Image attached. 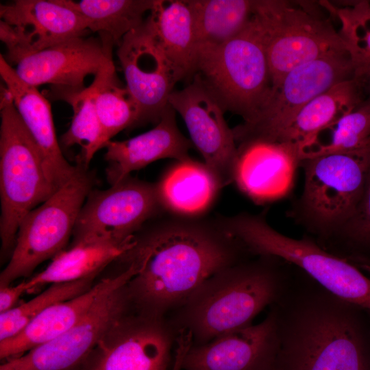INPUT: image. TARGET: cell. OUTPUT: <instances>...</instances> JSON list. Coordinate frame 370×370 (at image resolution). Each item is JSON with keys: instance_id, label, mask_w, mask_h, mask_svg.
Returning a JSON list of instances; mask_svg holds the SVG:
<instances>
[{"instance_id": "cell-1", "label": "cell", "mask_w": 370, "mask_h": 370, "mask_svg": "<svg viewBox=\"0 0 370 370\" xmlns=\"http://www.w3.org/2000/svg\"><path fill=\"white\" fill-rule=\"evenodd\" d=\"M250 254L219 225L195 218L162 221L140 236L120 258L138 272L127 283L138 312L166 317L210 276Z\"/></svg>"}, {"instance_id": "cell-2", "label": "cell", "mask_w": 370, "mask_h": 370, "mask_svg": "<svg viewBox=\"0 0 370 370\" xmlns=\"http://www.w3.org/2000/svg\"><path fill=\"white\" fill-rule=\"evenodd\" d=\"M273 370H370L369 312L334 295L292 264L277 300Z\"/></svg>"}, {"instance_id": "cell-3", "label": "cell", "mask_w": 370, "mask_h": 370, "mask_svg": "<svg viewBox=\"0 0 370 370\" xmlns=\"http://www.w3.org/2000/svg\"><path fill=\"white\" fill-rule=\"evenodd\" d=\"M292 264L258 256L208 278L169 319L178 334L187 332L193 345L251 324L280 295Z\"/></svg>"}, {"instance_id": "cell-4", "label": "cell", "mask_w": 370, "mask_h": 370, "mask_svg": "<svg viewBox=\"0 0 370 370\" xmlns=\"http://www.w3.org/2000/svg\"><path fill=\"white\" fill-rule=\"evenodd\" d=\"M0 115V236L1 252L11 256L22 219L56 190L4 85L1 86Z\"/></svg>"}, {"instance_id": "cell-5", "label": "cell", "mask_w": 370, "mask_h": 370, "mask_svg": "<svg viewBox=\"0 0 370 370\" xmlns=\"http://www.w3.org/2000/svg\"><path fill=\"white\" fill-rule=\"evenodd\" d=\"M229 230L250 254L278 257L304 271L334 295L370 312V278L312 238L287 236L262 215L249 213L235 216Z\"/></svg>"}, {"instance_id": "cell-6", "label": "cell", "mask_w": 370, "mask_h": 370, "mask_svg": "<svg viewBox=\"0 0 370 370\" xmlns=\"http://www.w3.org/2000/svg\"><path fill=\"white\" fill-rule=\"evenodd\" d=\"M225 111L249 121L260 109L271 87L263 34L253 13L245 28L219 45H200L195 74Z\"/></svg>"}, {"instance_id": "cell-7", "label": "cell", "mask_w": 370, "mask_h": 370, "mask_svg": "<svg viewBox=\"0 0 370 370\" xmlns=\"http://www.w3.org/2000/svg\"><path fill=\"white\" fill-rule=\"evenodd\" d=\"M304 182L293 216L323 244L352 216L370 170V147L304 158Z\"/></svg>"}, {"instance_id": "cell-8", "label": "cell", "mask_w": 370, "mask_h": 370, "mask_svg": "<svg viewBox=\"0 0 370 370\" xmlns=\"http://www.w3.org/2000/svg\"><path fill=\"white\" fill-rule=\"evenodd\" d=\"M78 164V171L68 182L21 221L10 260L0 274V286L29 277L39 264L66 249L93 186L92 175Z\"/></svg>"}, {"instance_id": "cell-9", "label": "cell", "mask_w": 370, "mask_h": 370, "mask_svg": "<svg viewBox=\"0 0 370 370\" xmlns=\"http://www.w3.org/2000/svg\"><path fill=\"white\" fill-rule=\"evenodd\" d=\"M254 14L260 26L271 86L306 62L347 51L328 18L305 6L281 0H255Z\"/></svg>"}, {"instance_id": "cell-10", "label": "cell", "mask_w": 370, "mask_h": 370, "mask_svg": "<svg viewBox=\"0 0 370 370\" xmlns=\"http://www.w3.org/2000/svg\"><path fill=\"white\" fill-rule=\"evenodd\" d=\"M347 51L301 64L271 87L257 112L232 129L236 144L252 138L278 141L297 114L311 100L334 85L354 79Z\"/></svg>"}, {"instance_id": "cell-11", "label": "cell", "mask_w": 370, "mask_h": 370, "mask_svg": "<svg viewBox=\"0 0 370 370\" xmlns=\"http://www.w3.org/2000/svg\"><path fill=\"white\" fill-rule=\"evenodd\" d=\"M177 332L168 317L128 312L99 341L84 370H168Z\"/></svg>"}, {"instance_id": "cell-12", "label": "cell", "mask_w": 370, "mask_h": 370, "mask_svg": "<svg viewBox=\"0 0 370 370\" xmlns=\"http://www.w3.org/2000/svg\"><path fill=\"white\" fill-rule=\"evenodd\" d=\"M160 208L156 184L130 175L108 189L92 190L79 213L72 243L131 239Z\"/></svg>"}, {"instance_id": "cell-13", "label": "cell", "mask_w": 370, "mask_h": 370, "mask_svg": "<svg viewBox=\"0 0 370 370\" xmlns=\"http://www.w3.org/2000/svg\"><path fill=\"white\" fill-rule=\"evenodd\" d=\"M126 284L99 298L71 328L19 357L3 361L0 370H75L82 367L99 341L131 308Z\"/></svg>"}, {"instance_id": "cell-14", "label": "cell", "mask_w": 370, "mask_h": 370, "mask_svg": "<svg viewBox=\"0 0 370 370\" xmlns=\"http://www.w3.org/2000/svg\"><path fill=\"white\" fill-rule=\"evenodd\" d=\"M0 39L12 66L23 58L88 32L83 17L59 0H16L0 5Z\"/></svg>"}, {"instance_id": "cell-15", "label": "cell", "mask_w": 370, "mask_h": 370, "mask_svg": "<svg viewBox=\"0 0 370 370\" xmlns=\"http://www.w3.org/2000/svg\"><path fill=\"white\" fill-rule=\"evenodd\" d=\"M116 54L129 94L135 103L139 124L158 123L169 106L175 84L182 79L167 59L145 21L127 34Z\"/></svg>"}, {"instance_id": "cell-16", "label": "cell", "mask_w": 370, "mask_h": 370, "mask_svg": "<svg viewBox=\"0 0 370 370\" xmlns=\"http://www.w3.org/2000/svg\"><path fill=\"white\" fill-rule=\"evenodd\" d=\"M169 104L184 120L191 142L222 187L233 182L238 147L225 110L199 77L180 90H173Z\"/></svg>"}, {"instance_id": "cell-17", "label": "cell", "mask_w": 370, "mask_h": 370, "mask_svg": "<svg viewBox=\"0 0 370 370\" xmlns=\"http://www.w3.org/2000/svg\"><path fill=\"white\" fill-rule=\"evenodd\" d=\"M278 349L276 319L269 312L260 323L190 345L180 358L185 370H273Z\"/></svg>"}, {"instance_id": "cell-18", "label": "cell", "mask_w": 370, "mask_h": 370, "mask_svg": "<svg viewBox=\"0 0 370 370\" xmlns=\"http://www.w3.org/2000/svg\"><path fill=\"white\" fill-rule=\"evenodd\" d=\"M233 182L256 204L272 203L288 195L301 152L288 143L252 138L238 143Z\"/></svg>"}, {"instance_id": "cell-19", "label": "cell", "mask_w": 370, "mask_h": 370, "mask_svg": "<svg viewBox=\"0 0 370 370\" xmlns=\"http://www.w3.org/2000/svg\"><path fill=\"white\" fill-rule=\"evenodd\" d=\"M112 47L100 38L76 37L25 56L14 70L23 81L35 87L45 84L84 87L87 76L95 77L114 63Z\"/></svg>"}, {"instance_id": "cell-20", "label": "cell", "mask_w": 370, "mask_h": 370, "mask_svg": "<svg viewBox=\"0 0 370 370\" xmlns=\"http://www.w3.org/2000/svg\"><path fill=\"white\" fill-rule=\"evenodd\" d=\"M0 75L13 103L41 153L47 177L57 190L78 171L64 158L56 137L49 99L37 87L23 81L0 55Z\"/></svg>"}, {"instance_id": "cell-21", "label": "cell", "mask_w": 370, "mask_h": 370, "mask_svg": "<svg viewBox=\"0 0 370 370\" xmlns=\"http://www.w3.org/2000/svg\"><path fill=\"white\" fill-rule=\"evenodd\" d=\"M138 271L135 264H127L120 273L101 280L86 292L47 308L18 334L0 341L1 360L19 357L67 331L86 314L99 298L125 285Z\"/></svg>"}, {"instance_id": "cell-22", "label": "cell", "mask_w": 370, "mask_h": 370, "mask_svg": "<svg viewBox=\"0 0 370 370\" xmlns=\"http://www.w3.org/2000/svg\"><path fill=\"white\" fill-rule=\"evenodd\" d=\"M175 111L169 104L151 130L125 140H110L105 145L108 162L106 177L110 185L130 175L132 171L164 158H189L193 143L179 130Z\"/></svg>"}, {"instance_id": "cell-23", "label": "cell", "mask_w": 370, "mask_h": 370, "mask_svg": "<svg viewBox=\"0 0 370 370\" xmlns=\"http://www.w3.org/2000/svg\"><path fill=\"white\" fill-rule=\"evenodd\" d=\"M364 95L362 86L354 79L334 85L301 110L278 142L294 146L303 158L317 145L323 132L362 103Z\"/></svg>"}, {"instance_id": "cell-24", "label": "cell", "mask_w": 370, "mask_h": 370, "mask_svg": "<svg viewBox=\"0 0 370 370\" xmlns=\"http://www.w3.org/2000/svg\"><path fill=\"white\" fill-rule=\"evenodd\" d=\"M156 185L162 208L184 218L206 212L222 188L205 163L190 158L176 160Z\"/></svg>"}, {"instance_id": "cell-25", "label": "cell", "mask_w": 370, "mask_h": 370, "mask_svg": "<svg viewBox=\"0 0 370 370\" xmlns=\"http://www.w3.org/2000/svg\"><path fill=\"white\" fill-rule=\"evenodd\" d=\"M145 21L182 79L195 75L198 42L187 1L154 0Z\"/></svg>"}, {"instance_id": "cell-26", "label": "cell", "mask_w": 370, "mask_h": 370, "mask_svg": "<svg viewBox=\"0 0 370 370\" xmlns=\"http://www.w3.org/2000/svg\"><path fill=\"white\" fill-rule=\"evenodd\" d=\"M136 235L127 241L90 240L72 243L52 259L46 269L26 280L27 293L45 284L69 282L97 275L134 245Z\"/></svg>"}, {"instance_id": "cell-27", "label": "cell", "mask_w": 370, "mask_h": 370, "mask_svg": "<svg viewBox=\"0 0 370 370\" xmlns=\"http://www.w3.org/2000/svg\"><path fill=\"white\" fill-rule=\"evenodd\" d=\"M98 79L88 86L71 88L51 86L45 96L53 101H63L69 103L73 110L69 128L60 137V144L64 147L79 145L82 148L79 164L88 166L97 151L104 147L102 131L95 106V92Z\"/></svg>"}, {"instance_id": "cell-28", "label": "cell", "mask_w": 370, "mask_h": 370, "mask_svg": "<svg viewBox=\"0 0 370 370\" xmlns=\"http://www.w3.org/2000/svg\"><path fill=\"white\" fill-rule=\"evenodd\" d=\"M78 12L88 29L96 32L105 42L118 45L130 32L140 25L154 0H59Z\"/></svg>"}, {"instance_id": "cell-29", "label": "cell", "mask_w": 370, "mask_h": 370, "mask_svg": "<svg viewBox=\"0 0 370 370\" xmlns=\"http://www.w3.org/2000/svg\"><path fill=\"white\" fill-rule=\"evenodd\" d=\"M198 47L219 45L241 32L252 17L255 0H186Z\"/></svg>"}, {"instance_id": "cell-30", "label": "cell", "mask_w": 370, "mask_h": 370, "mask_svg": "<svg viewBox=\"0 0 370 370\" xmlns=\"http://www.w3.org/2000/svg\"><path fill=\"white\" fill-rule=\"evenodd\" d=\"M323 4L340 22L338 33L349 54L354 78L365 93L370 88V1H351L341 8Z\"/></svg>"}, {"instance_id": "cell-31", "label": "cell", "mask_w": 370, "mask_h": 370, "mask_svg": "<svg viewBox=\"0 0 370 370\" xmlns=\"http://www.w3.org/2000/svg\"><path fill=\"white\" fill-rule=\"evenodd\" d=\"M95 76L98 86L95 101L105 147L121 131L139 125V115L127 88L119 84L114 63Z\"/></svg>"}, {"instance_id": "cell-32", "label": "cell", "mask_w": 370, "mask_h": 370, "mask_svg": "<svg viewBox=\"0 0 370 370\" xmlns=\"http://www.w3.org/2000/svg\"><path fill=\"white\" fill-rule=\"evenodd\" d=\"M97 275L76 281L55 283L30 300L0 313V341L18 334L33 319L51 306L72 299L90 288Z\"/></svg>"}, {"instance_id": "cell-33", "label": "cell", "mask_w": 370, "mask_h": 370, "mask_svg": "<svg viewBox=\"0 0 370 370\" xmlns=\"http://www.w3.org/2000/svg\"><path fill=\"white\" fill-rule=\"evenodd\" d=\"M320 245L347 260H370V170L355 212L334 235Z\"/></svg>"}, {"instance_id": "cell-34", "label": "cell", "mask_w": 370, "mask_h": 370, "mask_svg": "<svg viewBox=\"0 0 370 370\" xmlns=\"http://www.w3.org/2000/svg\"><path fill=\"white\" fill-rule=\"evenodd\" d=\"M328 130H331L328 142L316 145L304 155L303 159L308 156L350 152L369 147L370 106L362 101Z\"/></svg>"}, {"instance_id": "cell-35", "label": "cell", "mask_w": 370, "mask_h": 370, "mask_svg": "<svg viewBox=\"0 0 370 370\" xmlns=\"http://www.w3.org/2000/svg\"><path fill=\"white\" fill-rule=\"evenodd\" d=\"M27 292L26 280L17 285L0 286V313L7 312L16 307L19 298Z\"/></svg>"}, {"instance_id": "cell-36", "label": "cell", "mask_w": 370, "mask_h": 370, "mask_svg": "<svg viewBox=\"0 0 370 370\" xmlns=\"http://www.w3.org/2000/svg\"><path fill=\"white\" fill-rule=\"evenodd\" d=\"M348 260L358 267L360 270L370 274V260L350 259Z\"/></svg>"}, {"instance_id": "cell-37", "label": "cell", "mask_w": 370, "mask_h": 370, "mask_svg": "<svg viewBox=\"0 0 370 370\" xmlns=\"http://www.w3.org/2000/svg\"><path fill=\"white\" fill-rule=\"evenodd\" d=\"M365 93L367 94V96L363 101L370 106V88L367 90Z\"/></svg>"}, {"instance_id": "cell-38", "label": "cell", "mask_w": 370, "mask_h": 370, "mask_svg": "<svg viewBox=\"0 0 370 370\" xmlns=\"http://www.w3.org/2000/svg\"><path fill=\"white\" fill-rule=\"evenodd\" d=\"M369 317H370V312H369Z\"/></svg>"}]
</instances>
